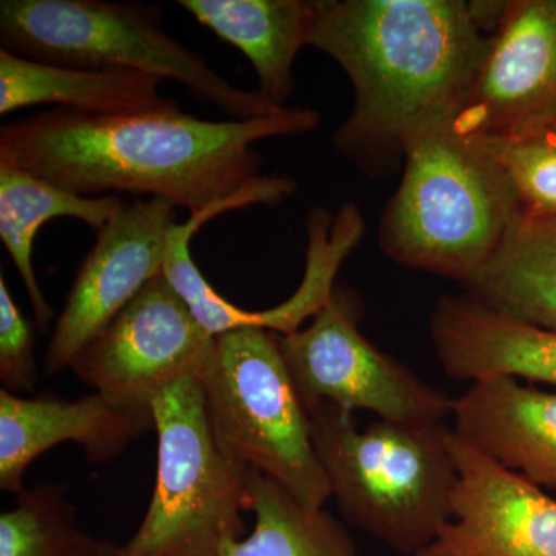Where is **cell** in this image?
I'll use <instances>...</instances> for the list:
<instances>
[{
  "mask_svg": "<svg viewBox=\"0 0 556 556\" xmlns=\"http://www.w3.org/2000/svg\"><path fill=\"white\" fill-rule=\"evenodd\" d=\"M555 118L556 0L510 2L452 127L501 141L547 129Z\"/></svg>",
  "mask_w": 556,
  "mask_h": 556,
  "instance_id": "cell-11",
  "label": "cell"
},
{
  "mask_svg": "<svg viewBox=\"0 0 556 556\" xmlns=\"http://www.w3.org/2000/svg\"><path fill=\"white\" fill-rule=\"evenodd\" d=\"M463 288L490 308L556 332V226L522 218Z\"/></svg>",
  "mask_w": 556,
  "mask_h": 556,
  "instance_id": "cell-20",
  "label": "cell"
},
{
  "mask_svg": "<svg viewBox=\"0 0 556 556\" xmlns=\"http://www.w3.org/2000/svg\"><path fill=\"white\" fill-rule=\"evenodd\" d=\"M484 142L506 172L521 204L522 218L556 223V131Z\"/></svg>",
  "mask_w": 556,
  "mask_h": 556,
  "instance_id": "cell-23",
  "label": "cell"
},
{
  "mask_svg": "<svg viewBox=\"0 0 556 556\" xmlns=\"http://www.w3.org/2000/svg\"><path fill=\"white\" fill-rule=\"evenodd\" d=\"M538 223V222H536ZM546 225L556 226V223H546Z\"/></svg>",
  "mask_w": 556,
  "mask_h": 556,
  "instance_id": "cell-26",
  "label": "cell"
},
{
  "mask_svg": "<svg viewBox=\"0 0 556 556\" xmlns=\"http://www.w3.org/2000/svg\"><path fill=\"white\" fill-rule=\"evenodd\" d=\"M152 3L109 0H2V49L27 60L76 68L129 70L181 84L230 119L274 115L258 90L218 75L201 54L164 31Z\"/></svg>",
  "mask_w": 556,
  "mask_h": 556,
  "instance_id": "cell-5",
  "label": "cell"
},
{
  "mask_svg": "<svg viewBox=\"0 0 556 556\" xmlns=\"http://www.w3.org/2000/svg\"><path fill=\"white\" fill-rule=\"evenodd\" d=\"M199 382L223 452L305 506L324 508L331 485L276 332L243 328L218 336Z\"/></svg>",
  "mask_w": 556,
  "mask_h": 556,
  "instance_id": "cell-6",
  "label": "cell"
},
{
  "mask_svg": "<svg viewBox=\"0 0 556 556\" xmlns=\"http://www.w3.org/2000/svg\"><path fill=\"white\" fill-rule=\"evenodd\" d=\"M492 36L464 0H314L309 47L346 73L354 104L336 131L365 174L404 164L415 139L453 126Z\"/></svg>",
  "mask_w": 556,
  "mask_h": 556,
  "instance_id": "cell-2",
  "label": "cell"
},
{
  "mask_svg": "<svg viewBox=\"0 0 556 556\" xmlns=\"http://www.w3.org/2000/svg\"><path fill=\"white\" fill-rule=\"evenodd\" d=\"M453 427L471 447L556 489V393L515 379L471 383L453 399Z\"/></svg>",
  "mask_w": 556,
  "mask_h": 556,
  "instance_id": "cell-16",
  "label": "cell"
},
{
  "mask_svg": "<svg viewBox=\"0 0 556 556\" xmlns=\"http://www.w3.org/2000/svg\"><path fill=\"white\" fill-rule=\"evenodd\" d=\"M164 80L129 70L47 64L0 49V113L56 105L91 115L159 112L178 108L161 93Z\"/></svg>",
  "mask_w": 556,
  "mask_h": 556,
  "instance_id": "cell-18",
  "label": "cell"
},
{
  "mask_svg": "<svg viewBox=\"0 0 556 556\" xmlns=\"http://www.w3.org/2000/svg\"><path fill=\"white\" fill-rule=\"evenodd\" d=\"M215 339L163 274L80 350L70 368L110 405L155 430L153 402L179 380L199 379Z\"/></svg>",
  "mask_w": 556,
  "mask_h": 556,
  "instance_id": "cell-9",
  "label": "cell"
},
{
  "mask_svg": "<svg viewBox=\"0 0 556 556\" xmlns=\"http://www.w3.org/2000/svg\"><path fill=\"white\" fill-rule=\"evenodd\" d=\"M428 329L450 378L470 386L515 379L556 387V332L490 308L467 292L439 299Z\"/></svg>",
  "mask_w": 556,
  "mask_h": 556,
  "instance_id": "cell-14",
  "label": "cell"
},
{
  "mask_svg": "<svg viewBox=\"0 0 556 556\" xmlns=\"http://www.w3.org/2000/svg\"><path fill=\"white\" fill-rule=\"evenodd\" d=\"M544 130H554V131H556V118L554 121H552L551 126H548L547 129H544Z\"/></svg>",
  "mask_w": 556,
  "mask_h": 556,
  "instance_id": "cell-25",
  "label": "cell"
},
{
  "mask_svg": "<svg viewBox=\"0 0 556 556\" xmlns=\"http://www.w3.org/2000/svg\"><path fill=\"white\" fill-rule=\"evenodd\" d=\"M156 484L148 514L118 556H222L244 532L251 468L219 447L199 379L179 380L153 402Z\"/></svg>",
  "mask_w": 556,
  "mask_h": 556,
  "instance_id": "cell-7",
  "label": "cell"
},
{
  "mask_svg": "<svg viewBox=\"0 0 556 556\" xmlns=\"http://www.w3.org/2000/svg\"><path fill=\"white\" fill-rule=\"evenodd\" d=\"M308 415L342 517L397 554H422L452 518V428L383 419L358 428L353 413L329 404Z\"/></svg>",
  "mask_w": 556,
  "mask_h": 556,
  "instance_id": "cell-4",
  "label": "cell"
},
{
  "mask_svg": "<svg viewBox=\"0 0 556 556\" xmlns=\"http://www.w3.org/2000/svg\"><path fill=\"white\" fill-rule=\"evenodd\" d=\"M124 207L126 203L118 195H76L30 172L0 164V240L27 289L36 324L43 332H50L54 313L33 266V247L39 229L50 219L75 218L98 232Z\"/></svg>",
  "mask_w": 556,
  "mask_h": 556,
  "instance_id": "cell-19",
  "label": "cell"
},
{
  "mask_svg": "<svg viewBox=\"0 0 556 556\" xmlns=\"http://www.w3.org/2000/svg\"><path fill=\"white\" fill-rule=\"evenodd\" d=\"M249 486L254 530L222 556H358L345 527L324 508L305 506L255 470Z\"/></svg>",
  "mask_w": 556,
  "mask_h": 556,
  "instance_id": "cell-21",
  "label": "cell"
},
{
  "mask_svg": "<svg viewBox=\"0 0 556 556\" xmlns=\"http://www.w3.org/2000/svg\"><path fill=\"white\" fill-rule=\"evenodd\" d=\"M200 25L251 62L258 91L276 108L294 94V62L309 46L314 0H178Z\"/></svg>",
  "mask_w": 556,
  "mask_h": 556,
  "instance_id": "cell-17",
  "label": "cell"
},
{
  "mask_svg": "<svg viewBox=\"0 0 556 556\" xmlns=\"http://www.w3.org/2000/svg\"><path fill=\"white\" fill-rule=\"evenodd\" d=\"M522 219L517 193L486 142L452 126L408 146L379 226V247L405 268L466 285Z\"/></svg>",
  "mask_w": 556,
  "mask_h": 556,
  "instance_id": "cell-3",
  "label": "cell"
},
{
  "mask_svg": "<svg viewBox=\"0 0 556 556\" xmlns=\"http://www.w3.org/2000/svg\"><path fill=\"white\" fill-rule=\"evenodd\" d=\"M67 486L42 484L16 495L0 515V556H118L121 544L84 532Z\"/></svg>",
  "mask_w": 556,
  "mask_h": 556,
  "instance_id": "cell-22",
  "label": "cell"
},
{
  "mask_svg": "<svg viewBox=\"0 0 556 556\" xmlns=\"http://www.w3.org/2000/svg\"><path fill=\"white\" fill-rule=\"evenodd\" d=\"M100 394L75 399L24 397L0 391V489L21 493L28 466L50 448L75 442L91 464H108L149 433Z\"/></svg>",
  "mask_w": 556,
  "mask_h": 556,
  "instance_id": "cell-15",
  "label": "cell"
},
{
  "mask_svg": "<svg viewBox=\"0 0 556 556\" xmlns=\"http://www.w3.org/2000/svg\"><path fill=\"white\" fill-rule=\"evenodd\" d=\"M452 518L417 556H556V500L450 430Z\"/></svg>",
  "mask_w": 556,
  "mask_h": 556,
  "instance_id": "cell-12",
  "label": "cell"
},
{
  "mask_svg": "<svg viewBox=\"0 0 556 556\" xmlns=\"http://www.w3.org/2000/svg\"><path fill=\"white\" fill-rule=\"evenodd\" d=\"M313 109L285 108L255 119L207 121L181 109L91 115L50 109L0 130V164L80 197L118 193L163 199L190 215L276 206L298 189L288 177H260L255 142L308 134Z\"/></svg>",
  "mask_w": 556,
  "mask_h": 556,
  "instance_id": "cell-1",
  "label": "cell"
},
{
  "mask_svg": "<svg viewBox=\"0 0 556 556\" xmlns=\"http://www.w3.org/2000/svg\"><path fill=\"white\" fill-rule=\"evenodd\" d=\"M201 226L203 223L197 217L174 226L164 260V277L214 338L243 328L268 329L281 336L298 331L305 318L316 316L327 305L334 291L332 280L362 236L351 219L338 217L332 223L328 212L314 211L308 218L309 249L302 287L277 308L248 311L223 299L193 262L190 240Z\"/></svg>",
  "mask_w": 556,
  "mask_h": 556,
  "instance_id": "cell-13",
  "label": "cell"
},
{
  "mask_svg": "<svg viewBox=\"0 0 556 556\" xmlns=\"http://www.w3.org/2000/svg\"><path fill=\"white\" fill-rule=\"evenodd\" d=\"M38 380L33 327L0 276V382L3 390L21 396L35 391Z\"/></svg>",
  "mask_w": 556,
  "mask_h": 556,
  "instance_id": "cell-24",
  "label": "cell"
},
{
  "mask_svg": "<svg viewBox=\"0 0 556 556\" xmlns=\"http://www.w3.org/2000/svg\"><path fill=\"white\" fill-rule=\"evenodd\" d=\"M175 225L177 207L170 201L148 199L126 204L98 230L54 325L43 362L49 375L72 367L80 350L163 276Z\"/></svg>",
  "mask_w": 556,
  "mask_h": 556,
  "instance_id": "cell-10",
  "label": "cell"
},
{
  "mask_svg": "<svg viewBox=\"0 0 556 556\" xmlns=\"http://www.w3.org/2000/svg\"><path fill=\"white\" fill-rule=\"evenodd\" d=\"M361 300L334 288L306 328L276 334L306 412L320 404L404 424H441L453 399L383 353L358 329Z\"/></svg>",
  "mask_w": 556,
  "mask_h": 556,
  "instance_id": "cell-8",
  "label": "cell"
}]
</instances>
